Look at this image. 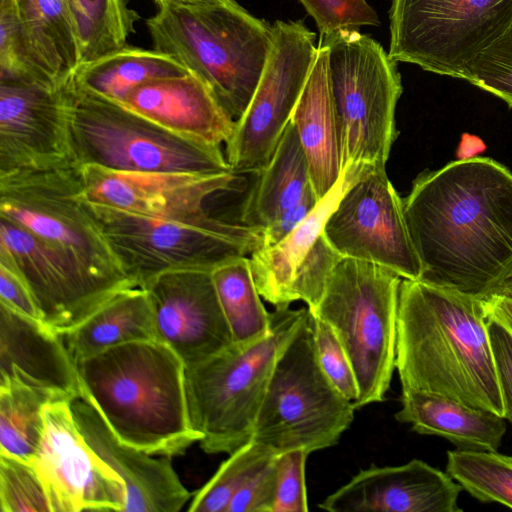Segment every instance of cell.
Returning a JSON list of instances; mask_svg holds the SVG:
<instances>
[{
	"label": "cell",
	"instance_id": "cell-1",
	"mask_svg": "<svg viewBox=\"0 0 512 512\" xmlns=\"http://www.w3.org/2000/svg\"><path fill=\"white\" fill-rule=\"evenodd\" d=\"M419 280L486 300L512 276V172L487 157L425 170L402 198Z\"/></svg>",
	"mask_w": 512,
	"mask_h": 512
},
{
	"label": "cell",
	"instance_id": "cell-2",
	"mask_svg": "<svg viewBox=\"0 0 512 512\" xmlns=\"http://www.w3.org/2000/svg\"><path fill=\"white\" fill-rule=\"evenodd\" d=\"M396 370L402 389L436 393L504 417L484 300L402 279Z\"/></svg>",
	"mask_w": 512,
	"mask_h": 512
},
{
	"label": "cell",
	"instance_id": "cell-3",
	"mask_svg": "<svg viewBox=\"0 0 512 512\" xmlns=\"http://www.w3.org/2000/svg\"><path fill=\"white\" fill-rule=\"evenodd\" d=\"M82 397L124 444L155 456L183 454L191 426L185 364L158 340L129 342L76 363Z\"/></svg>",
	"mask_w": 512,
	"mask_h": 512
},
{
	"label": "cell",
	"instance_id": "cell-4",
	"mask_svg": "<svg viewBox=\"0 0 512 512\" xmlns=\"http://www.w3.org/2000/svg\"><path fill=\"white\" fill-rule=\"evenodd\" d=\"M153 49L197 75L236 121L260 80L272 24L236 0L192 8H161L147 20Z\"/></svg>",
	"mask_w": 512,
	"mask_h": 512
},
{
	"label": "cell",
	"instance_id": "cell-5",
	"mask_svg": "<svg viewBox=\"0 0 512 512\" xmlns=\"http://www.w3.org/2000/svg\"><path fill=\"white\" fill-rule=\"evenodd\" d=\"M308 315L276 308L269 332L185 367L189 419L208 454H231L252 439L274 366Z\"/></svg>",
	"mask_w": 512,
	"mask_h": 512
},
{
	"label": "cell",
	"instance_id": "cell-6",
	"mask_svg": "<svg viewBox=\"0 0 512 512\" xmlns=\"http://www.w3.org/2000/svg\"><path fill=\"white\" fill-rule=\"evenodd\" d=\"M115 258L137 287L163 273L212 271L263 245V230L215 218L208 211L160 218L88 202Z\"/></svg>",
	"mask_w": 512,
	"mask_h": 512
},
{
	"label": "cell",
	"instance_id": "cell-7",
	"mask_svg": "<svg viewBox=\"0 0 512 512\" xmlns=\"http://www.w3.org/2000/svg\"><path fill=\"white\" fill-rule=\"evenodd\" d=\"M403 278L381 265L342 258L310 312L335 331L358 384L356 409L381 402L396 369L399 289Z\"/></svg>",
	"mask_w": 512,
	"mask_h": 512
},
{
	"label": "cell",
	"instance_id": "cell-8",
	"mask_svg": "<svg viewBox=\"0 0 512 512\" xmlns=\"http://www.w3.org/2000/svg\"><path fill=\"white\" fill-rule=\"evenodd\" d=\"M71 143L79 165L128 172H233L221 147L159 126L122 104L72 82Z\"/></svg>",
	"mask_w": 512,
	"mask_h": 512
},
{
	"label": "cell",
	"instance_id": "cell-9",
	"mask_svg": "<svg viewBox=\"0 0 512 512\" xmlns=\"http://www.w3.org/2000/svg\"><path fill=\"white\" fill-rule=\"evenodd\" d=\"M328 48L332 92L342 131V172L386 168L397 138L396 106L403 87L397 63L359 30L319 37Z\"/></svg>",
	"mask_w": 512,
	"mask_h": 512
},
{
	"label": "cell",
	"instance_id": "cell-10",
	"mask_svg": "<svg viewBox=\"0 0 512 512\" xmlns=\"http://www.w3.org/2000/svg\"><path fill=\"white\" fill-rule=\"evenodd\" d=\"M307 318L279 356L252 440L280 454H308L336 445L356 410L323 371Z\"/></svg>",
	"mask_w": 512,
	"mask_h": 512
},
{
	"label": "cell",
	"instance_id": "cell-11",
	"mask_svg": "<svg viewBox=\"0 0 512 512\" xmlns=\"http://www.w3.org/2000/svg\"><path fill=\"white\" fill-rule=\"evenodd\" d=\"M0 217L64 249L97 275L135 287L85 198L81 165L0 176Z\"/></svg>",
	"mask_w": 512,
	"mask_h": 512
},
{
	"label": "cell",
	"instance_id": "cell-12",
	"mask_svg": "<svg viewBox=\"0 0 512 512\" xmlns=\"http://www.w3.org/2000/svg\"><path fill=\"white\" fill-rule=\"evenodd\" d=\"M512 23V0H391L389 55L462 78L472 58Z\"/></svg>",
	"mask_w": 512,
	"mask_h": 512
},
{
	"label": "cell",
	"instance_id": "cell-13",
	"mask_svg": "<svg viewBox=\"0 0 512 512\" xmlns=\"http://www.w3.org/2000/svg\"><path fill=\"white\" fill-rule=\"evenodd\" d=\"M316 34L303 20H276L260 80L225 146L234 173L260 172L272 157L304 89L316 53Z\"/></svg>",
	"mask_w": 512,
	"mask_h": 512
},
{
	"label": "cell",
	"instance_id": "cell-14",
	"mask_svg": "<svg viewBox=\"0 0 512 512\" xmlns=\"http://www.w3.org/2000/svg\"><path fill=\"white\" fill-rule=\"evenodd\" d=\"M0 264L22 278L42 324L58 334L71 331L115 293L129 288L97 275L64 249L2 217Z\"/></svg>",
	"mask_w": 512,
	"mask_h": 512
},
{
	"label": "cell",
	"instance_id": "cell-15",
	"mask_svg": "<svg viewBox=\"0 0 512 512\" xmlns=\"http://www.w3.org/2000/svg\"><path fill=\"white\" fill-rule=\"evenodd\" d=\"M324 235L343 258L381 265L403 279L421 278L402 198L386 168H368L347 188L327 218Z\"/></svg>",
	"mask_w": 512,
	"mask_h": 512
},
{
	"label": "cell",
	"instance_id": "cell-16",
	"mask_svg": "<svg viewBox=\"0 0 512 512\" xmlns=\"http://www.w3.org/2000/svg\"><path fill=\"white\" fill-rule=\"evenodd\" d=\"M370 167L343 171L331 191L283 240L250 255L251 270L261 297L276 308L301 300L314 309L342 260L324 235L328 216L347 188Z\"/></svg>",
	"mask_w": 512,
	"mask_h": 512
},
{
	"label": "cell",
	"instance_id": "cell-17",
	"mask_svg": "<svg viewBox=\"0 0 512 512\" xmlns=\"http://www.w3.org/2000/svg\"><path fill=\"white\" fill-rule=\"evenodd\" d=\"M71 77L54 84L0 80V176L76 163Z\"/></svg>",
	"mask_w": 512,
	"mask_h": 512
},
{
	"label": "cell",
	"instance_id": "cell-18",
	"mask_svg": "<svg viewBox=\"0 0 512 512\" xmlns=\"http://www.w3.org/2000/svg\"><path fill=\"white\" fill-rule=\"evenodd\" d=\"M44 421L42 441L31 464L46 489L52 512H123L125 483L85 441L71 402L47 404Z\"/></svg>",
	"mask_w": 512,
	"mask_h": 512
},
{
	"label": "cell",
	"instance_id": "cell-19",
	"mask_svg": "<svg viewBox=\"0 0 512 512\" xmlns=\"http://www.w3.org/2000/svg\"><path fill=\"white\" fill-rule=\"evenodd\" d=\"M211 272H167L141 287L152 306L156 339L171 348L185 367L233 343Z\"/></svg>",
	"mask_w": 512,
	"mask_h": 512
},
{
	"label": "cell",
	"instance_id": "cell-20",
	"mask_svg": "<svg viewBox=\"0 0 512 512\" xmlns=\"http://www.w3.org/2000/svg\"><path fill=\"white\" fill-rule=\"evenodd\" d=\"M88 202L160 218L187 217L206 210L207 201L231 188L234 172H128L81 166Z\"/></svg>",
	"mask_w": 512,
	"mask_h": 512
},
{
	"label": "cell",
	"instance_id": "cell-21",
	"mask_svg": "<svg viewBox=\"0 0 512 512\" xmlns=\"http://www.w3.org/2000/svg\"><path fill=\"white\" fill-rule=\"evenodd\" d=\"M462 490L447 472L413 459L361 470L318 506L329 512H459Z\"/></svg>",
	"mask_w": 512,
	"mask_h": 512
},
{
	"label": "cell",
	"instance_id": "cell-22",
	"mask_svg": "<svg viewBox=\"0 0 512 512\" xmlns=\"http://www.w3.org/2000/svg\"><path fill=\"white\" fill-rule=\"evenodd\" d=\"M76 424L90 448L123 480V512H177L191 499L171 457L148 454L122 443L93 404L84 397L71 401Z\"/></svg>",
	"mask_w": 512,
	"mask_h": 512
},
{
	"label": "cell",
	"instance_id": "cell-23",
	"mask_svg": "<svg viewBox=\"0 0 512 512\" xmlns=\"http://www.w3.org/2000/svg\"><path fill=\"white\" fill-rule=\"evenodd\" d=\"M21 383L71 402L82 397L76 363L61 336L0 303V384Z\"/></svg>",
	"mask_w": 512,
	"mask_h": 512
},
{
	"label": "cell",
	"instance_id": "cell-24",
	"mask_svg": "<svg viewBox=\"0 0 512 512\" xmlns=\"http://www.w3.org/2000/svg\"><path fill=\"white\" fill-rule=\"evenodd\" d=\"M181 137L222 147L235 120L195 74L150 80L133 89L123 104Z\"/></svg>",
	"mask_w": 512,
	"mask_h": 512
},
{
	"label": "cell",
	"instance_id": "cell-25",
	"mask_svg": "<svg viewBox=\"0 0 512 512\" xmlns=\"http://www.w3.org/2000/svg\"><path fill=\"white\" fill-rule=\"evenodd\" d=\"M290 122L303 147L311 185L320 201L343 174L342 131L332 92L328 48L320 42Z\"/></svg>",
	"mask_w": 512,
	"mask_h": 512
},
{
	"label": "cell",
	"instance_id": "cell-26",
	"mask_svg": "<svg viewBox=\"0 0 512 512\" xmlns=\"http://www.w3.org/2000/svg\"><path fill=\"white\" fill-rule=\"evenodd\" d=\"M400 402L397 421L419 434L446 438L459 449L497 451L506 432L504 417L436 393L402 389Z\"/></svg>",
	"mask_w": 512,
	"mask_h": 512
},
{
	"label": "cell",
	"instance_id": "cell-27",
	"mask_svg": "<svg viewBox=\"0 0 512 512\" xmlns=\"http://www.w3.org/2000/svg\"><path fill=\"white\" fill-rule=\"evenodd\" d=\"M59 335L75 363L125 343L157 340L152 306L141 287L118 291L80 325Z\"/></svg>",
	"mask_w": 512,
	"mask_h": 512
},
{
	"label": "cell",
	"instance_id": "cell-28",
	"mask_svg": "<svg viewBox=\"0 0 512 512\" xmlns=\"http://www.w3.org/2000/svg\"><path fill=\"white\" fill-rule=\"evenodd\" d=\"M257 174L242 205L240 223L264 230L313 190L307 159L291 122L269 162Z\"/></svg>",
	"mask_w": 512,
	"mask_h": 512
},
{
	"label": "cell",
	"instance_id": "cell-29",
	"mask_svg": "<svg viewBox=\"0 0 512 512\" xmlns=\"http://www.w3.org/2000/svg\"><path fill=\"white\" fill-rule=\"evenodd\" d=\"M189 72L167 54L126 45L100 58L81 63L71 79L80 90L123 104L128 94L145 82Z\"/></svg>",
	"mask_w": 512,
	"mask_h": 512
},
{
	"label": "cell",
	"instance_id": "cell-30",
	"mask_svg": "<svg viewBox=\"0 0 512 512\" xmlns=\"http://www.w3.org/2000/svg\"><path fill=\"white\" fill-rule=\"evenodd\" d=\"M19 18L37 50L60 80L81 64L73 15L65 0H15Z\"/></svg>",
	"mask_w": 512,
	"mask_h": 512
},
{
	"label": "cell",
	"instance_id": "cell-31",
	"mask_svg": "<svg viewBox=\"0 0 512 512\" xmlns=\"http://www.w3.org/2000/svg\"><path fill=\"white\" fill-rule=\"evenodd\" d=\"M211 274L233 343L264 337L270 330L271 313L262 303L250 258L244 256L227 261Z\"/></svg>",
	"mask_w": 512,
	"mask_h": 512
},
{
	"label": "cell",
	"instance_id": "cell-32",
	"mask_svg": "<svg viewBox=\"0 0 512 512\" xmlns=\"http://www.w3.org/2000/svg\"><path fill=\"white\" fill-rule=\"evenodd\" d=\"M56 401L21 383L0 384V454L31 463L44 434V408Z\"/></svg>",
	"mask_w": 512,
	"mask_h": 512
},
{
	"label": "cell",
	"instance_id": "cell-33",
	"mask_svg": "<svg viewBox=\"0 0 512 512\" xmlns=\"http://www.w3.org/2000/svg\"><path fill=\"white\" fill-rule=\"evenodd\" d=\"M81 63L100 58L127 45L139 19L127 0H73Z\"/></svg>",
	"mask_w": 512,
	"mask_h": 512
},
{
	"label": "cell",
	"instance_id": "cell-34",
	"mask_svg": "<svg viewBox=\"0 0 512 512\" xmlns=\"http://www.w3.org/2000/svg\"><path fill=\"white\" fill-rule=\"evenodd\" d=\"M446 472L478 501L512 509V456L457 448L447 452Z\"/></svg>",
	"mask_w": 512,
	"mask_h": 512
},
{
	"label": "cell",
	"instance_id": "cell-35",
	"mask_svg": "<svg viewBox=\"0 0 512 512\" xmlns=\"http://www.w3.org/2000/svg\"><path fill=\"white\" fill-rule=\"evenodd\" d=\"M0 80L45 85L65 81L37 50L19 18L15 0H0Z\"/></svg>",
	"mask_w": 512,
	"mask_h": 512
},
{
	"label": "cell",
	"instance_id": "cell-36",
	"mask_svg": "<svg viewBox=\"0 0 512 512\" xmlns=\"http://www.w3.org/2000/svg\"><path fill=\"white\" fill-rule=\"evenodd\" d=\"M277 454L250 440L221 463L214 475L195 493L190 512H227L236 493Z\"/></svg>",
	"mask_w": 512,
	"mask_h": 512
},
{
	"label": "cell",
	"instance_id": "cell-37",
	"mask_svg": "<svg viewBox=\"0 0 512 512\" xmlns=\"http://www.w3.org/2000/svg\"><path fill=\"white\" fill-rule=\"evenodd\" d=\"M2 512H52L46 489L30 462L0 454Z\"/></svg>",
	"mask_w": 512,
	"mask_h": 512
},
{
	"label": "cell",
	"instance_id": "cell-38",
	"mask_svg": "<svg viewBox=\"0 0 512 512\" xmlns=\"http://www.w3.org/2000/svg\"><path fill=\"white\" fill-rule=\"evenodd\" d=\"M461 79L494 94L512 108V23L472 58Z\"/></svg>",
	"mask_w": 512,
	"mask_h": 512
},
{
	"label": "cell",
	"instance_id": "cell-39",
	"mask_svg": "<svg viewBox=\"0 0 512 512\" xmlns=\"http://www.w3.org/2000/svg\"><path fill=\"white\" fill-rule=\"evenodd\" d=\"M308 319L323 371L345 397L355 402L359 394L358 384L345 348L326 321L310 311Z\"/></svg>",
	"mask_w": 512,
	"mask_h": 512
},
{
	"label": "cell",
	"instance_id": "cell-40",
	"mask_svg": "<svg viewBox=\"0 0 512 512\" xmlns=\"http://www.w3.org/2000/svg\"><path fill=\"white\" fill-rule=\"evenodd\" d=\"M314 20L320 36L362 26H379L374 8L366 0H296Z\"/></svg>",
	"mask_w": 512,
	"mask_h": 512
},
{
	"label": "cell",
	"instance_id": "cell-41",
	"mask_svg": "<svg viewBox=\"0 0 512 512\" xmlns=\"http://www.w3.org/2000/svg\"><path fill=\"white\" fill-rule=\"evenodd\" d=\"M308 453L291 450L277 454L276 495L272 512H306L305 466Z\"/></svg>",
	"mask_w": 512,
	"mask_h": 512
},
{
	"label": "cell",
	"instance_id": "cell-42",
	"mask_svg": "<svg viewBox=\"0 0 512 512\" xmlns=\"http://www.w3.org/2000/svg\"><path fill=\"white\" fill-rule=\"evenodd\" d=\"M276 456L236 493L227 512H272L277 482Z\"/></svg>",
	"mask_w": 512,
	"mask_h": 512
},
{
	"label": "cell",
	"instance_id": "cell-43",
	"mask_svg": "<svg viewBox=\"0 0 512 512\" xmlns=\"http://www.w3.org/2000/svg\"><path fill=\"white\" fill-rule=\"evenodd\" d=\"M488 333L504 418L512 424V333L490 317H488Z\"/></svg>",
	"mask_w": 512,
	"mask_h": 512
},
{
	"label": "cell",
	"instance_id": "cell-44",
	"mask_svg": "<svg viewBox=\"0 0 512 512\" xmlns=\"http://www.w3.org/2000/svg\"><path fill=\"white\" fill-rule=\"evenodd\" d=\"M0 303L28 318L41 322L33 296L22 278L0 264Z\"/></svg>",
	"mask_w": 512,
	"mask_h": 512
},
{
	"label": "cell",
	"instance_id": "cell-45",
	"mask_svg": "<svg viewBox=\"0 0 512 512\" xmlns=\"http://www.w3.org/2000/svg\"><path fill=\"white\" fill-rule=\"evenodd\" d=\"M319 202L314 191H310L295 206L280 215L263 230L262 247L272 246L290 234L313 210Z\"/></svg>",
	"mask_w": 512,
	"mask_h": 512
},
{
	"label": "cell",
	"instance_id": "cell-46",
	"mask_svg": "<svg viewBox=\"0 0 512 512\" xmlns=\"http://www.w3.org/2000/svg\"><path fill=\"white\" fill-rule=\"evenodd\" d=\"M488 317L498 321L512 333V299L494 295L484 300Z\"/></svg>",
	"mask_w": 512,
	"mask_h": 512
},
{
	"label": "cell",
	"instance_id": "cell-47",
	"mask_svg": "<svg viewBox=\"0 0 512 512\" xmlns=\"http://www.w3.org/2000/svg\"><path fill=\"white\" fill-rule=\"evenodd\" d=\"M225 0H154L156 5L161 8H192L216 4Z\"/></svg>",
	"mask_w": 512,
	"mask_h": 512
},
{
	"label": "cell",
	"instance_id": "cell-48",
	"mask_svg": "<svg viewBox=\"0 0 512 512\" xmlns=\"http://www.w3.org/2000/svg\"><path fill=\"white\" fill-rule=\"evenodd\" d=\"M498 295L512 299V276L504 283Z\"/></svg>",
	"mask_w": 512,
	"mask_h": 512
},
{
	"label": "cell",
	"instance_id": "cell-49",
	"mask_svg": "<svg viewBox=\"0 0 512 512\" xmlns=\"http://www.w3.org/2000/svg\"><path fill=\"white\" fill-rule=\"evenodd\" d=\"M66 4L68 5L71 13H72V8H73V0H65ZM73 15V14H72ZM75 22V21H74Z\"/></svg>",
	"mask_w": 512,
	"mask_h": 512
}]
</instances>
